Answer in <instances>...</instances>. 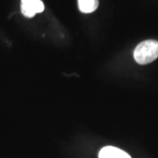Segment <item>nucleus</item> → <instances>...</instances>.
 <instances>
[{
	"label": "nucleus",
	"mask_w": 158,
	"mask_h": 158,
	"mask_svg": "<svg viewBox=\"0 0 158 158\" xmlns=\"http://www.w3.org/2000/svg\"><path fill=\"white\" fill-rule=\"evenodd\" d=\"M134 58L137 63L145 65L158 58V41L147 40L141 42L134 51Z\"/></svg>",
	"instance_id": "1"
},
{
	"label": "nucleus",
	"mask_w": 158,
	"mask_h": 158,
	"mask_svg": "<svg viewBox=\"0 0 158 158\" xmlns=\"http://www.w3.org/2000/svg\"><path fill=\"white\" fill-rule=\"evenodd\" d=\"M44 4L41 0H21V12L27 18H33L36 13L44 11Z\"/></svg>",
	"instance_id": "2"
},
{
	"label": "nucleus",
	"mask_w": 158,
	"mask_h": 158,
	"mask_svg": "<svg viewBox=\"0 0 158 158\" xmlns=\"http://www.w3.org/2000/svg\"><path fill=\"white\" fill-rule=\"evenodd\" d=\"M98 158H132L124 150L113 147L107 146L102 148L98 153Z\"/></svg>",
	"instance_id": "3"
},
{
	"label": "nucleus",
	"mask_w": 158,
	"mask_h": 158,
	"mask_svg": "<svg viewBox=\"0 0 158 158\" xmlns=\"http://www.w3.org/2000/svg\"><path fill=\"white\" fill-rule=\"evenodd\" d=\"M78 7L84 13H91L98 7V0H78Z\"/></svg>",
	"instance_id": "4"
}]
</instances>
